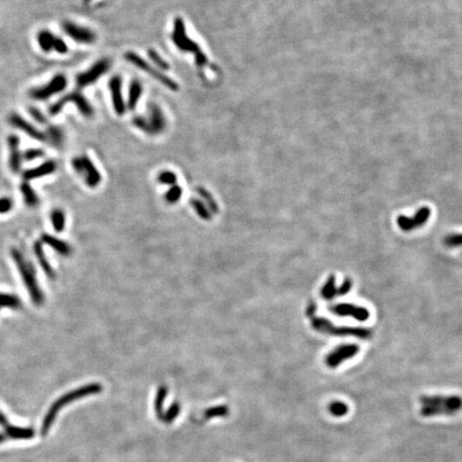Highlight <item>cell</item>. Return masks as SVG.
Wrapping results in <instances>:
<instances>
[{"mask_svg":"<svg viewBox=\"0 0 462 462\" xmlns=\"http://www.w3.org/2000/svg\"><path fill=\"white\" fill-rule=\"evenodd\" d=\"M171 41L174 45L182 53L191 54L194 57L196 66L203 68L209 64V58L204 54L198 43L194 41L190 36H187L185 24L181 17H177L174 22V29L171 32Z\"/></svg>","mask_w":462,"mask_h":462,"instance_id":"obj_1","label":"cell"},{"mask_svg":"<svg viewBox=\"0 0 462 462\" xmlns=\"http://www.w3.org/2000/svg\"><path fill=\"white\" fill-rule=\"evenodd\" d=\"M102 390L103 389L99 383H91L88 385H84V387L82 388L75 389L68 393H65L64 395L58 398L48 409L44 419H43L41 433L43 435H45L49 431L51 425H53L55 422V418L58 412L63 407H65L68 404H71V402H73L74 400L81 399V398L87 397V396H91V395H97V394L102 392Z\"/></svg>","mask_w":462,"mask_h":462,"instance_id":"obj_2","label":"cell"},{"mask_svg":"<svg viewBox=\"0 0 462 462\" xmlns=\"http://www.w3.org/2000/svg\"><path fill=\"white\" fill-rule=\"evenodd\" d=\"M11 256L16 264L17 270L20 271L24 285L27 288L32 302L36 305H42L44 303V293L40 288L36 269H34L32 263L28 259H26L24 255L16 248H12Z\"/></svg>","mask_w":462,"mask_h":462,"instance_id":"obj_3","label":"cell"},{"mask_svg":"<svg viewBox=\"0 0 462 462\" xmlns=\"http://www.w3.org/2000/svg\"><path fill=\"white\" fill-rule=\"evenodd\" d=\"M132 123L137 130L142 133L157 136L166 130L167 119L162 108L156 103H151L147 107V114L135 116Z\"/></svg>","mask_w":462,"mask_h":462,"instance_id":"obj_4","label":"cell"},{"mask_svg":"<svg viewBox=\"0 0 462 462\" xmlns=\"http://www.w3.org/2000/svg\"><path fill=\"white\" fill-rule=\"evenodd\" d=\"M312 325L316 331L334 336H352L361 339H368L372 336V332L368 329L358 327H336L330 320L321 318V317L315 316L312 318Z\"/></svg>","mask_w":462,"mask_h":462,"instance_id":"obj_5","label":"cell"},{"mask_svg":"<svg viewBox=\"0 0 462 462\" xmlns=\"http://www.w3.org/2000/svg\"><path fill=\"white\" fill-rule=\"evenodd\" d=\"M124 58H125V60L128 63H131L132 65L136 66L137 68H139L140 71L150 75L152 79H154L157 82L162 84L168 90H170V91H179L180 86L176 81H174L173 79H170V77L167 76L164 72H162L161 70H159L158 67L151 65L147 61V60H144L138 54L134 53V51H126L125 55H124Z\"/></svg>","mask_w":462,"mask_h":462,"instance_id":"obj_6","label":"cell"},{"mask_svg":"<svg viewBox=\"0 0 462 462\" xmlns=\"http://www.w3.org/2000/svg\"><path fill=\"white\" fill-rule=\"evenodd\" d=\"M72 166L76 173L85 179V182L90 187H96L101 183V174L87 154L74 158L72 160Z\"/></svg>","mask_w":462,"mask_h":462,"instance_id":"obj_7","label":"cell"},{"mask_svg":"<svg viewBox=\"0 0 462 462\" xmlns=\"http://www.w3.org/2000/svg\"><path fill=\"white\" fill-rule=\"evenodd\" d=\"M110 68V60L108 58H102L96 63H93L87 71H84L76 75V86L81 89L87 88L92 84L97 83L103 75H105Z\"/></svg>","mask_w":462,"mask_h":462,"instance_id":"obj_8","label":"cell"},{"mask_svg":"<svg viewBox=\"0 0 462 462\" xmlns=\"http://www.w3.org/2000/svg\"><path fill=\"white\" fill-rule=\"evenodd\" d=\"M68 102H72L74 103V104L76 105V107L79 108L80 110V113L84 116V117H92L93 114H94V110H93V107L92 105L90 104V102L86 99L83 94L79 91H75V92H72L68 94V96L64 97L63 99L60 100L58 103H56V104L53 106V107H50V114H53V115H56L58 114L60 110H61L65 104H67Z\"/></svg>","mask_w":462,"mask_h":462,"instance_id":"obj_9","label":"cell"},{"mask_svg":"<svg viewBox=\"0 0 462 462\" xmlns=\"http://www.w3.org/2000/svg\"><path fill=\"white\" fill-rule=\"evenodd\" d=\"M62 28L66 33L67 37H70L74 42L79 44L90 45L97 41V34L94 33L90 28L84 27L73 22L63 23Z\"/></svg>","mask_w":462,"mask_h":462,"instance_id":"obj_10","label":"cell"},{"mask_svg":"<svg viewBox=\"0 0 462 462\" xmlns=\"http://www.w3.org/2000/svg\"><path fill=\"white\" fill-rule=\"evenodd\" d=\"M122 79L120 75H114L108 82L111 104L118 116H123L126 113V103L122 91Z\"/></svg>","mask_w":462,"mask_h":462,"instance_id":"obj_11","label":"cell"},{"mask_svg":"<svg viewBox=\"0 0 462 462\" xmlns=\"http://www.w3.org/2000/svg\"><path fill=\"white\" fill-rule=\"evenodd\" d=\"M67 81L64 75H57L53 81H50L43 87L32 89L30 92V97L36 100H47L56 93L61 92L65 89Z\"/></svg>","mask_w":462,"mask_h":462,"instance_id":"obj_12","label":"cell"},{"mask_svg":"<svg viewBox=\"0 0 462 462\" xmlns=\"http://www.w3.org/2000/svg\"><path fill=\"white\" fill-rule=\"evenodd\" d=\"M421 402L423 406H434L442 407L449 410L452 414H455L462 409V397L460 396H422Z\"/></svg>","mask_w":462,"mask_h":462,"instance_id":"obj_13","label":"cell"},{"mask_svg":"<svg viewBox=\"0 0 462 462\" xmlns=\"http://www.w3.org/2000/svg\"><path fill=\"white\" fill-rule=\"evenodd\" d=\"M359 352V348L356 345H344L339 346L335 350H333L331 353L325 357V364L330 368H336L341 363L349 358L354 357Z\"/></svg>","mask_w":462,"mask_h":462,"instance_id":"obj_14","label":"cell"},{"mask_svg":"<svg viewBox=\"0 0 462 462\" xmlns=\"http://www.w3.org/2000/svg\"><path fill=\"white\" fill-rule=\"evenodd\" d=\"M330 312L337 316H340V317L350 316V317H352V318H354L355 320L361 321V322L367 321L370 317L369 312H368V310H366L365 307L356 306L353 304H347V303L331 306Z\"/></svg>","mask_w":462,"mask_h":462,"instance_id":"obj_15","label":"cell"},{"mask_svg":"<svg viewBox=\"0 0 462 462\" xmlns=\"http://www.w3.org/2000/svg\"><path fill=\"white\" fill-rule=\"evenodd\" d=\"M39 44L44 51H49L51 49H54L59 54H65L67 51V46L64 41L56 38L53 33H50L48 31H43L40 33Z\"/></svg>","mask_w":462,"mask_h":462,"instance_id":"obj_16","label":"cell"},{"mask_svg":"<svg viewBox=\"0 0 462 462\" xmlns=\"http://www.w3.org/2000/svg\"><path fill=\"white\" fill-rule=\"evenodd\" d=\"M143 93V87L142 84L138 80H134L130 83V86H128V93H127V99L125 101L126 103V109L127 110H135V108L138 105V103L142 97Z\"/></svg>","mask_w":462,"mask_h":462,"instance_id":"obj_17","label":"cell"},{"mask_svg":"<svg viewBox=\"0 0 462 462\" xmlns=\"http://www.w3.org/2000/svg\"><path fill=\"white\" fill-rule=\"evenodd\" d=\"M56 167H57L56 163L53 161H49V162L44 163V164L38 166L37 168H33V169L26 171V173L24 174V178L25 180H32V179H37L41 177H45L47 175L55 173Z\"/></svg>","mask_w":462,"mask_h":462,"instance_id":"obj_18","label":"cell"},{"mask_svg":"<svg viewBox=\"0 0 462 462\" xmlns=\"http://www.w3.org/2000/svg\"><path fill=\"white\" fill-rule=\"evenodd\" d=\"M33 251H34V254H36V256H37V258H38V261H39V263L41 265V268L43 269V271L45 272L46 275L49 278H55L56 277V273H55L54 269L51 268V265L49 264L48 260L46 259V256L44 254V251H43L41 241L34 243Z\"/></svg>","mask_w":462,"mask_h":462,"instance_id":"obj_19","label":"cell"},{"mask_svg":"<svg viewBox=\"0 0 462 462\" xmlns=\"http://www.w3.org/2000/svg\"><path fill=\"white\" fill-rule=\"evenodd\" d=\"M10 138L9 144H10V159H9V165H10L11 170L13 173H19V170L22 165V156L20 154L19 150V139Z\"/></svg>","mask_w":462,"mask_h":462,"instance_id":"obj_20","label":"cell"},{"mask_svg":"<svg viewBox=\"0 0 462 462\" xmlns=\"http://www.w3.org/2000/svg\"><path fill=\"white\" fill-rule=\"evenodd\" d=\"M41 242L44 243L48 246H50L53 250H55L57 253L67 256L71 253V247L68 246L64 241H61L53 236L49 235H43L41 238Z\"/></svg>","mask_w":462,"mask_h":462,"instance_id":"obj_21","label":"cell"},{"mask_svg":"<svg viewBox=\"0 0 462 462\" xmlns=\"http://www.w3.org/2000/svg\"><path fill=\"white\" fill-rule=\"evenodd\" d=\"M7 434L13 439H21V440H28L32 439L34 435V431L31 428H23V427H14V426H8L7 427Z\"/></svg>","mask_w":462,"mask_h":462,"instance_id":"obj_22","label":"cell"},{"mask_svg":"<svg viewBox=\"0 0 462 462\" xmlns=\"http://www.w3.org/2000/svg\"><path fill=\"white\" fill-rule=\"evenodd\" d=\"M21 191L23 194V198L25 203L28 205L29 208H36L40 202L39 197L37 193L33 191V188L28 183H23L21 186Z\"/></svg>","mask_w":462,"mask_h":462,"instance_id":"obj_23","label":"cell"},{"mask_svg":"<svg viewBox=\"0 0 462 462\" xmlns=\"http://www.w3.org/2000/svg\"><path fill=\"white\" fill-rule=\"evenodd\" d=\"M3 307L10 308V310L13 311H19L22 308V302L20 297H17L14 294L0 292V310Z\"/></svg>","mask_w":462,"mask_h":462,"instance_id":"obj_24","label":"cell"},{"mask_svg":"<svg viewBox=\"0 0 462 462\" xmlns=\"http://www.w3.org/2000/svg\"><path fill=\"white\" fill-rule=\"evenodd\" d=\"M431 214V210L428 207H422L421 209H418L415 213V215L413 217H411V222H412L413 228H418L424 226L427 220L429 219Z\"/></svg>","mask_w":462,"mask_h":462,"instance_id":"obj_25","label":"cell"},{"mask_svg":"<svg viewBox=\"0 0 462 462\" xmlns=\"http://www.w3.org/2000/svg\"><path fill=\"white\" fill-rule=\"evenodd\" d=\"M167 389L165 387H162L157 394L156 400H154V409H156V413L161 421L163 418V414H164V404L167 397Z\"/></svg>","mask_w":462,"mask_h":462,"instance_id":"obj_26","label":"cell"},{"mask_svg":"<svg viewBox=\"0 0 462 462\" xmlns=\"http://www.w3.org/2000/svg\"><path fill=\"white\" fill-rule=\"evenodd\" d=\"M336 278L334 275H331L321 289V296L325 299H332L334 296H336Z\"/></svg>","mask_w":462,"mask_h":462,"instance_id":"obj_27","label":"cell"},{"mask_svg":"<svg viewBox=\"0 0 462 462\" xmlns=\"http://www.w3.org/2000/svg\"><path fill=\"white\" fill-rule=\"evenodd\" d=\"M328 410H329V412H330V414L332 416L342 417V416H345V415L348 414L349 407H348L347 404H345L344 401L335 400V401H332L331 404L329 405Z\"/></svg>","mask_w":462,"mask_h":462,"instance_id":"obj_28","label":"cell"},{"mask_svg":"<svg viewBox=\"0 0 462 462\" xmlns=\"http://www.w3.org/2000/svg\"><path fill=\"white\" fill-rule=\"evenodd\" d=\"M148 57L151 60V61L154 63V66L158 67L159 70L163 71H168L170 68L169 63L166 61V60L163 58L156 49L150 48L148 49Z\"/></svg>","mask_w":462,"mask_h":462,"instance_id":"obj_29","label":"cell"},{"mask_svg":"<svg viewBox=\"0 0 462 462\" xmlns=\"http://www.w3.org/2000/svg\"><path fill=\"white\" fill-rule=\"evenodd\" d=\"M50 220L57 233H61L65 226V215L62 210L55 209L50 213Z\"/></svg>","mask_w":462,"mask_h":462,"instance_id":"obj_30","label":"cell"},{"mask_svg":"<svg viewBox=\"0 0 462 462\" xmlns=\"http://www.w3.org/2000/svg\"><path fill=\"white\" fill-rule=\"evenodd\" d=\"M180 410H181V407H180V405L178 404V402H175V404L171 405L168 408V410L166 411V412L163 414L162 421L167 423V424L173 423L175 419L178 417V415L180 413Z\"/></svg>","mask_w":462,"mask_h":462,"instance_id":"obj_31","label":"cell"},{"mask_svg":"<svg viewBox=\"0 0 462 462\" xmlns=\"http://www.w3.org/2000/svg\"><path fill=\"white\" fill-rule=\"evenodd\" d=\"M229 413V410L226 406H216L212 407L208 410H205L204 417L205 418H213V417H224Z\"/></svg>","mask_w":462,"mask_h":462,"instance_id":"obj_32","label":"cell"},{"mask_svg":"<svg viewBox=\"0 0 462 462\" xmlns=\"http://www.w3.org/2000/svg\"><path fill=\"white\" fill-rule=\"evenodd\" d=\"M159 182L162 184H167V185H174L177 181V176L173 171L165 170L162 171V173L158 177Z\"/></svg>","mask_w":462,"mask_h":462,"instance_id":"obj_33","label":"cell"},{"mask_svg":"<svg viewBox=\"0 0 462 462\" xmlns=\"http://www.w3.org/2000/svg\"><path fill=\"white\" fill-rule=\"evenodd\" d=\"M444 244L447 247H457L462 245V234H452L444 238Z\"/></svg>","mask_w":462,"mask_h":462,"instance_id":"obj_34","label":"cell"},{"mask_svg":"<svg viewBox=\"0 0 462 462\" xmlns=\"http://www.w3.org/2000/svg\"><path fill=\"white\" fill-rule=\"evenodd\" d=\"M181 195H182V188L176 185V186L171 187L170 190L168 191V193L166 195V198H167V200L169 202H176L180 198H181Z\"/></svg>","mask_w":462,"mask_h":462,"instance_id":"obj_35","label":"cell"},{"mask_svg":"<svg viewBox=\"0 0 462 462\" xmlns=\"http://www.w3.org/2000/svg\"><path fill=\"white\" fill-rule=\"evenodd\" d=\"M352 280L349 279V278H346L344 280V282H342L341 286L339 288H337V291H336V295H346L348 294L351 289H352Z\"/></svg>","mask_w":462,"mask_h":462,"instance_id":"obj_36","label":"cell"},{"mask_svg":"<svg viewBox=\"0 0 462 462\" xmlns=\"http://www.w3.org/2000/svg\"><path fill=\"white\" fill-rule=\"evenodd\" d=\"M12 205L13 202L10 198H7V197L0 198V214H6L9 211H11Z\"/></svg>","mask_w":462,"mask_h":462,"instance_id":"obj_37","label":"cell"},{"mask_svg":"<svg viewBox=\"0 0 462 462\" xmlns=\"http://www.w3.org/2000/svg\"><path fill=\"white\" fill-rule=\"evenodd\" d=\"M193 204H194V208L197 210V212H198L201 216L203 217H208V212H207V209H205L204 205H202L199 201H196V200H193Z\"/></svg>","mask_w":462,"mask_h":462,"instance_id":"obj_38","label":"cell"},{"mask_svg":"<svg viewBox=\"0 0 462 462\" xmlns=\"http://www.w3.org/2000/svg\"><path fill=\"white\" fill-rule=\"evenodd\" d=\"M42 156V152L41 151H38V150H30L28 151L27 153H26V156L25 158L27 159V160H34V159H38Z\"/></svg>","mask_w":462,"mask_h":462,"instance_id":"obj_39","label":"cell"},{"mask_svg":"<svg viewBox=\"0 0 462 462\" xmlns=\"http://www.w3.org/2000/svg\"><path fill=\"white\" fill-rule=\"evenodd\" d=\"M316 312H317V305H316L314 302H311L310 304H308V306H307L306 315H307L308 317H311V318H314Z\"/></svg>","mask_w":462,"mask_h":462,"instance_id":"obj_40","label":"cell"},{"mask_svg":"<svg viewBox=\"0 0 462 462\" xmlns=\"http://www.w3.org/2000/svg\"><path fill=\"white\" fill-rule=\"evenodd\" d=\"M0 425L8 427V419L5 416V414L2 412V411H0Z\"/></svg>","mask_w":462,"mask_h":462,"instance_id":"obj_41","label":"cell"},{"mask_svg":"<svg viewBox=\"0 0 462 462\" xmlns=\"http://www.w3.org/2000/svg\"><path fill=\"white\" fill-rule=\"evenodd\" d=\"M5 439H6V436H5L4 434H2V433H0V443H2V442H4V441H5Z\"/></svg>","mask_w":462,"mask_h":462,"instance_id":"obj_42","label":"cell"},{"mask_svg":"<svg viewBox=\"0 0 462 462\" xmlns=\"http://www.w3.org/2000/svg\"><path fill=\"white\" fill-rule=\"evenodd\" d=\"M90 2H92V0H84V3H85V4H87V5H88Z\"/></svg>","mask_w":462,"mask_h":462,"instance_id":"obj_43","label":"cell"}]
</instances>
